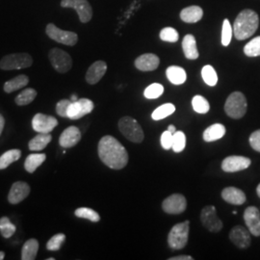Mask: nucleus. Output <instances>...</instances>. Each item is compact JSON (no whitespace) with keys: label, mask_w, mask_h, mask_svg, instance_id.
Segmentation results:
<instances>
[{"label":"nucleus","mask_w":260,"mask_h":260,"mask_svg":"<svg viewBox=\"0 0 260 260\" xmlns=\"http://www.w3.org/2000/svg\"><path fill=\"white\" fill-rule=\"evenodd\" d=\"M99 156L107 167L121 170L128 163V153L121 143L110 135L103 137L98 147Z\"/></svg>","instance_id":"1"},{"label":"nucleus","mask_w":260,"mask_h":260,"mask_svg":"<svg viewBox=\"0 0 260 260\" xmlns=\"http://www.w3.org/2000/svg\"><path fill=\"white\" fill-rule=\"evenodd\" d=\"M258 15L252 10H243L233 24V34L239 41L251 37L258 28Z\"/></svg>","instance_id":"2"},{"label":"nucleus","mask_w":260,"mask_h":260,"mask_svg":"<svg viewBox=\"0 0 260 260\" xmlns=\"http://www.w3.org/2000/svg\"><path fill=\"white\" fill-rule=\"evenodd\" d=\"M247 100L241 92L231 93L224 104V111L226 115L235 120L243 118L247 112Z\"/></svg>","instance_id":"3"},{"label":"nucleus","mask_w":260,"mask_h":260,"mask_svg":"<svg viewBox=\"0 0 260 260\" xmlns=\"http://www.w3.org/2000/svg\"><path fill=\"white\" fill-rule=\"evenodd\" d=\"M121 134L130 142L140 144L145 138L144 131L139 122L131 117H122L118 123Z\"/></svg>","instance_id":"4"},{"label":"nucleus","mask_w":260,"mask_h":260,"mask_svg":"<svg viewBox=\"0 0 260 260\" xmlns=\"http://www.w3.org/2000/svg\"><path fill=\"white\" fill-rule=\"evenodd\" d=\"M189 221L177 223L168 235V244L172 250H181L185 247L189 236Z\"/></svg>","instance_id":"5"},{"label":"nucleus","mask_w":260,"mask_h":260,"mask_svg":"<svg viewBox=\"0 0 260 260\" xmlns=\"http://www.w3.org/2000/svg\"><path fill=\"white\" fill-rule=\"evenodd\" d=\"M33 59L28 53H13L4 56L0 60V69L3 71L21 70L31 67Z\"/></svg>","instance_id":"6"},{"label":"nucleus","mask_w":260,"mask_h":260,"mask_svg":"<svg viewBox=\"0 0 260 260\" xmlns=\"http://www.w3.org/2000/svg\"><path fill=\"white\" fill-rule=\"evenodd\" d=\"M48 58L51 66L60 74L68 73L73 67L72 57L63 49L52 48L48 53Z\"/></svg>","instance_id":"7"},{"label":"nucleus","mask_w":260,"mask_h":260,"mask_svg":"<svg viewBox=\"0 0 260 260\" xmlns=\"http://www.w3.org/2000/svg\"><path fill=\"white\" fill-rule=\"evenodd\" d=\"M46 33L51 40L69 47H74L78 42V36L76 33L72 31L62 30L57 27L53 23L47 24Z\"/></svg>","instance_id":"8"},{"label":"nucleus","mask_w":260,"mask_h":260,"mask_svg":"<svg viewBox=\"0 0 260 260\" xmlns=\"http://www.w3.org/2000/svg\"><path fill=\"white\" fill-rule=\"evenodd\" d=\"M61 6L75 9L82 23L90 21L93 17V9L88 0H62Z\"/></svg>","instance_id":"9"},{"label":"nucleus","mask_w":260,"mask_h":260,"mask_svg":"<svg viewBox=\"0 0 260 260\" xmlns=\"http://www.w3.org/2000/svg\"><path fill=\"white\" fill-rule=\"evenodd\" d=\"M201 221L205 229L210 233H219L223 229V222L218 218L216 208L213 205H207L203 208Z\"/></svg>","instance_id":"10"},{"label":"nucleus","mask_w":260,"mask_h":260,"mask_svg":"<svg viewBox=\"0 0 260 260\" xmlns=\"http://www.w3.org/2000/svg\"><path fill=\"white\" fill-rule=\"evenodd\" d=\"M162 208L164 212L172 215L183 213L187 208L185 197L181 194H173L163 201Z\"/></svg>","instance_id":"11"},{"label":"nucleus","mask_w":260,"mask_h":260,"mask_svg":"<svg viewBox=\"0 0 260 260\" xmlns=\"http://www.w3.org/2000/svg\"><path fill=\"white\" fill-rule=\"evenodd\" d=\"M93 102L88 99H80L73 102L68 111V118L71 120H79L93 111Z\"/></svg>","instance_id":"12"},{"label":"nucleus","mask_w":260,"mask_h":260,"mask_svg":"<svg viewBox=\"0 0 260 260\" xmlns=\"http://www.w3.org/2000/svg\"><path fill=\"white\" fill-rule=\"evenodd\" d=\"M251 159L240 155H231L222 162V170L225 173H236L251 166Z\"/></svg>","instance_id":"13"},{"label":"nucleus","mask_w":260,"mask_h":260,"mask_svg":"<svg viewBox=\"0 0 260 260\" xmlns=\"http://www.w3.org/2000/svg\"><path fill=\"white\" fill-rule=\"evenodd\" d=\"M58 125L54 117L38 113L32 120V127L38 133H50Z\"/></svg>","instance_id":"14"},{"label":"nucleus","mask_w":260,"mask_h":260,"mask_svg":"<svg viewBox=\"0 0 260 260\" xmlns=\"http://www.w3.org/2000/svg\"><path fill=\"white\" fill-rule=\"evenodd\" d=\"M30 186L26 182L17 181L10 189L8 202L11 205H18L30 195Z\"/></svg>","instance_id":"15"},{"label":"nucleus","mask_w":260,"mask_h":260,"mask_svg":"<svg viewBox=\"0 0 260 260\" xmlns=\"http://www.w3.org/2000/svg\"><path fill=\"white\" fill-rule=\"evenodd\" d=\"M244 221L249 232L254 236H260V212L255 206L248 207L244 212Z\"/></svg>","instance_id":"16"},{"label":"nucleus","mask_w":260,"mask_h":260,"mask_svg":"<svg viewBox=\"0 0 260 260\" xmlns=\"http://www.w3.org/2000/svg\"><path fill=\"white\" fill-rule=\"evenodd\" d=\"M230 239L239 249H247L251 245L250 233L242 225H236L230 233Z\"/></svg>","instance_id":"17"},{"label":"nucleus","mask_w":260,"mask_h":260,"mask_svg":"<svg viewBox=\"0 0 260 260\" xmlns=\"http://www.w3.org/2000/svg\"><path fill=\"white\" fill-rule=\"evenodd\" d=\"M81 140V132L76 126L66 128L59 138V144L64 149H71L76 146Z\"/></svg>","instance_id":"18"},{"label":"nucleus","mask_w":260,"mask_h":260,"mask_svg":"<svg viewBox=\"0 0 260 260\" xmlns=\"http://www.w3.org/2000/svg\"><path fill=\"white\" fill-rule=\"evenodd\" d=\"M107 71V64L104 61H96L88 69L86 73V81L91 85H94L101 81Z\"/></svg>","instance_id":"19"},{"label":"nucleus","mask_w":260,"mask_h":260,"mask_svg":"<svg viewBox=\"0 0 260 260\" xmlns=\"http://www.w3.org/2000/svg\"><path fill=\"white\" fill-rule=\"evenodd\" d=\"M159 64L158 56L152 53L143 54L135 60V67L142 72H152L157 69Z\"/></svg>","instance_id":"20"},{"label":"nucleus","mask_w":260,"mask_h":260,"mask_svg":"<svg viewBox=\"0 0 260 260\" xmlns=\"http://www.w3.org/2000/svg\"><path fill=\"white\" fill-rule=\"evenodd\" d=\"M222 198L228 204L241 205L246 202L247 198L245 193L236 187H226L222 191Z\"/></svg>","instance_id":"21"},{"label":"nucleus","mask_w":260,"mask_h":260,"mask_svg":"<svg viewBox=\"0 0 260 260\" xmlns=\"http://www.w3.org/2000/svg\"><path fill=\"white\" fill-rule=\"evenodd\" d=\"M204 11L199 6H189L180 12V19L187 23H195L203 19Z\"/></svg>","instance_id":"22"},{"label":"nucleus","mask_w":260,"mask_h":260,"mask_svg":"<svg viewBox=\"0 0 260 260\" xmlns=\"http://www.w3.org/2000/svg\"><path fill=\"white\" fill-rule=\"evenodd\" d=\"M182 49L187 59L189 60H196L199 58V50L197 48L196 39L193 35L188 34L186 35L182 41Z\"/></svg>","instance_id":"23"},{"label":"nucleus","mask_w":260,"mask_h":260,"mask_svg":"<svg viewBox=\"0 0 260 260\" xmlns=\"http://www.w3.org/2000/svg\"><path fill=\"white\" fill-rule=\"evenodd\" d=\"M166 75L169 81L174 85H181L184 83L187 79L185 70L177 66L169 67L166 71Z\"/></svg>","instance_id":"24"},{"label":"nucleus","mask_w":260,"mask_h":260,"mask_svg":"<svg viewBox=\"0 0 260 260\" xmlns=\"http://www.w3.org/2000/svg\"><path fill=\"white\" fill-rule=\"evenodd\" d=\"M225 132L226 129L222 123H214L205 130L203 137L205 142H214L217 140L222 139Z\"/></svg>","instance_id":"25"},{"label":"nucleus","mask_w":260,"mask_h":260,"mask_svg":"<svg viewBox=\"0 0 260 260\" xmlns=\"http://www.w3.org/2000/svg\"><path fill=\"white\" fill-rule=\"evenodd\" d=\"M52 136L50 133H39L33 139L29 141L28 147L30 150L39 151L42 149H46L47 145L51 142Z\"/></svg>","instance_id":"26"},{"label":"nucleus","mask_w":260,"mask_h":260,"mask_svg":"<svg viewBox=\"0 0 260 260\" xmlns=\"http://www.w3.org/2000/svg\"><path fill=\"white\" fill-rule=\"evenodd\" d=\"M28 83H29V78L27 75H18L4 84V92L7 93H13L27 86Z\"/></svg>","instance_id":"27"},{"label":"nucleus","mask_w":260,"mask_h":260,"mask_svg":"<svg viewBox=\"0 0 260 260\" xmlns=\"http://www.w3.org/2000/svg\"><path fill=\"white\" fill-rule=\"evenodd\" d=\"M39 251V242L36 239H29L24 243L21 250V259L34 260Z\"/></svg>","instance_id":"28"},{"label":"nucleus","mask_w":260,"mask_h":260,"mask_svg":"<svg viewBox=\"0 0 260 260\" xmlns=\"http://www.w3.org/2000/svg\"><path fill=\"white\" fill-rule=\"evenodd\" d=\"M47 159V155L44 153H35L28 155L25 162H24V168L28 173L33 174L38 168L40 167Z\"/></svg>","instance_id":"29"},{"label":"nucleus","mask_w":260,"mask_h":260,"mask_svg":"<svg viewBox=\"0 0 260 260\" xmlns=\"http://www.w3.org/2000/svg\"><path fill=\"white\" fill-rule=\"evenodd\" d=\"M21 156V151L19 149H10L0 156V170H4L10 165L18 161Z\"/></svg>","instance_id":"30"},{"label":"nucleus","mask_w":260,"mask_h":260,"mask_svg":"<svg viewBox=\"0 0 260 260\" xmlns=\"http://www.w3.org/2000/svg\"><path fill=\"white\" fill-rule=\"evenodd\" d=\"M175 111H176V106L174 104L166 103V104L159 106L154 111L152 112L151 118L154 121H159V120L165 119L169 116H171L172 114L175 113Z\"/></svg>","instance_id":"31"},{"label":"nucleus","mask_w":260,"mask_h":260,"mask_svg":"<svg viewBox=\"0 0 260 260\" xmlns=\"http://www.w3.org/2000/svg\"><path fill=\"white\" fill-rule=\"evenodd\" d=\"M37 94V91L35 89L27 88V89L23 90L21 93L17 95V98L15 99V103H17L19 106L28 105L36 99Z\"/></svg>","instance_id":"32"},{"label":"nucleus","mask_w":260,"mask_h":260,"mask_svg":"<svg viewBox=\"0 0 260 260\" xmlns=\"http://www.w3.org/2000/svg\"><path fill=\"white\" fill-rule=\"evenodd\" d=\"M75 215L81 219H87L93 223H98L101 221V216L98 212L88 207H80L75 211Z\"/></svg>","instance_id":"33"},{"label":"nucleus","mask_w":260,"mask_h":260,"mask_svg":"<svg viewBox=\"0 0 260 260\" xmlns=\"http://www.w3.org/2000/svg\"><path fill=\"white\" fill-rule=\"evenodd\" d=\"M17 231V228L14 223H11L9 218L7 217H2L0 219V233L1 235L8 239L10 237H12Z\"/></svg>","instance_id":"34"},{"label":"nucleus","mask_w":260,"mask_h":260,"mask_svg":"<svg viewBox=\"0 0 260 260\" xmlns=\"http://www.w3.org/2000/svg\"><path fill=\"white\" fill-rule=\"evenodd\" d=\"M193 109L199 114H206L210 110V104L208 101L202 95H195L192 100Z\"/></svg>","instance_id":"35"},{"label":"nucleus","mask_w":260,"mask_h":260,"mask_svg":"<svg viewBox=\"0 0 260 260\" xmlns=\"http://www.w3.org/2000/svg\"><path fill=\"white\" fill-rule=\"evenodd\" d=\"M202 76L205 83L208 86L213 87L218 82V75L213 67L210 65H206L202 70Z\"/></svg>","instance_id":"36"},{"label":"nucleus","mask_w":260,"mask_h":260,"mask_svg":"<svg viewBox=\"0 0 260 260\" xmlns=\"http://www.w3.org/2000/svg\"><path fill=\"white\" fill-rule=\"evenodd\" d=\"M244 53L249 57L260 56V36L252 39L245 46Z\"/></svg>","instance_id":"37"},{"label":"nucleus","mask_w":260,"mask_h":260,"mask_svg":"<svg viewBox=\"0 0 260 260\" xmlns=\"http://www.w3.org/2000/svg\"><path fill=\"white\" fill-rule=\"evenodd\" d=\"M164 93V87L159 83H153L146 88L144 95L148 100H155Z\"/></svg>","instance_id":"38"},{"label":"nucleus","mask_w":260,"mask_h":260,"mask_svg":"<svg viewBox=\"0 0 260 260\" xmlns=\"http://www.w3.org/2000/svg\"><path fill=\"white\" fill-rule=\"evenodd\" d=\"M186 146V136L185 134L182 131H177L174 133L173 137V146L172 149L175 152H181L183 149H185Z\"/></svg>","instance_id":"39"},{"label":"nucleus","mask_w":260,"mask_h":260,"mask_svg":"<svg viewBox=\"0 0 260 260\" xmlns=\"http://www.w3.org/2000/svg\"><path fill=\"white\" fill-rule=\"evenodd\" d=\"M66 240V235L63 233H58L51 237L47 244V249L48 251H59L63 246Z\"/></svg>","instance_id":"40"},{"label":"nucleus","mask_w":260,"mask_h":260,"mask_svg":"<svg viewBox=\"0 0 260 260\" xmlns=\"http://www.w3.org/2000/svg\"><path fill=\"white\" fill-rule=\"evenodd\" d=\"M160 39L168 43H177L179 39V34L175 28L166 27L161 30Z\"/></svg>","instance_id":"41"},{"label":"nucleus","mask_w":260,"mask_h":260,"mask_svg":"<svg viewBox=\"0 0 260 260\" xmlns=\"http://www.w3.org/2000/svg\"><path fill=\"white\" fill-rule=\"evenodd\" d=\"M233 37V28L230 23L229 19H224L222 29V45L223 47H228L231 44Z\"/></svg>","instance_id":"42"},{"label":"nucleus","mask_w":260,"mask_h":260,"mask_svg":"<svg viewBox=\"0 0 260 260\" xmlns=\"http://www.w3.org/2000/svg\"><path fill=\"white\" fill-rule=\"evenodd\" d=\"M71 100H62L56 105V113L62 118H68V111L72 104Z\"/></svg>","instance_id":"43"},{"label":"nucleus","mask_w":260,"mask_h":260,"mask_svg":"<svg viewBox=\"0 0 260 260\" xmlns=\"http://www.w3.org/2000/svg\"><path fill=\"white\" fill-rule=\"evenodd\" d=\"M173 137L174 134L172 132H170L169 130L165 131L162 133L161 135V146L164 149H171L173 146Z\"/></svg>","instance_id":"44"},{"label":"nucleus","mask_w":260,"mask_h":260,"mask_svg":"<svg viewBox=\"0 0 260 260\" xmlns=\"http://www.w3.org/2000/svg\"><path fill=\"white\" fill-rule=\"evenodd\" d=\"M249 141H250L251 148L260 152V129L252 132Z\"/></svg>","instance_id":"45"},{"label":"nucleus","mask_w":260,"mask_h":260,"mask_svg":"<svg viewBox=\"0 0 260 260\" xmlns=\"http://www.w3.org/2000/svg\"><path fill=\"white\" fill-rule=\"evenodd\" d=\"M169 260H193V257L190 255H178V256L169 258Z\"/></svg>","instance_id":"46"},{"label":"nucleus","mask_w":260,"mask_h":260,"mask_svg":"<svg viewBox=\"0 0 260 260\" xmlns=\"http://www.w3.org/2000/svg\"><path fill=\"white\" fill-rule=\"evenodd\" d=\"M4 125H5V119H4V117L0 114V136H1V133H2V131H3V128H4Z\"/></svg>","instance_id":"47"},{"label":"nucleus","mask_w":260,"mask_h":260,"mask_svg":"<svg viewBox=\"0 0 260 260\" xmlns=\"http://www.w3.org/2000/svg\"><path fill=\"white\" fill-rule=\"evenodd\" d=\"M168 130L170 131V132H172L173 134L174 133H176L177 132V129H176V126L175 125H173V124H171V125H169V127H168Z\"/></svg>","instance_id":"48"},{"label":"nucleus","mask_w":260,"mask_h":260,"mask_svg":"<svg viewBox=\"0 0 260 260\" xmlns=\"http://www.w3.org/2000/svg\"><path fill=\"white\" fill-rule=\"evenodd\" d=\"M71 101H72V102H76V101H78L77 95H76V94H73V95H72V98H71Z\"/></svg>","instance_id":"49"},{"label":"nucleus","mask_w":260,"mask_h":260,"mask_svg":"<svg viewBox=\"0 0 260 260\" xmlns=\"http://www.w3.org/2000/svg\"><path fill=\"white\" fill-rule=\"evenodd\" d=\"M4 257H5L4 251H0V260L4 259Z\"/></svg>","instance_id":"50"},{"label":"nucleus","mask_w":260,"mask_h":260,"mask_svg":"<svg viewBox=\"0 0 260 260\" xmlns=\"http://www.w3.org/2000/svg\"><path fill=\"white\" fill-rule=\"evenodd\" d=\"M256 193H257V196L260 198V184L257 186V188H256Z\"/></svg>","instance_id":"51"},{"label":"nucleus","mask_w":260,"mask_h":260,"mask_svg":"<svg viewBox=\"0 0 260 260\" xmlns=\"http://www.w3.org/2000/svg\"><path fill=\"white\" fill-rule=\"evenodd\" d=\"M47 260H54V258H53V257H50V258H47Z\"/></svg>","instance_id":"52"}]
</instances>
